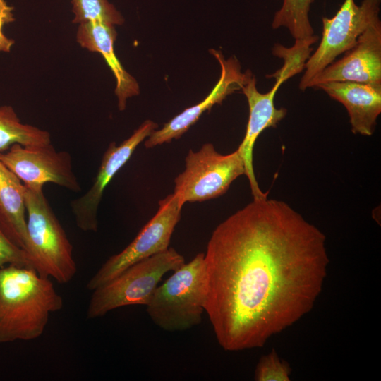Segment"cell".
I'll list each match as a JSON object with an SVG mask.
<instances>
[{"label":"cell","instance_id":"1","mask_svg":"<svg viewBox=\"0 0 381 381\" xmlns=\"http://www.w3.org/2000/svg\"><path fill=\"white\" fill-rule=\"evenodd\" d=\"M329 259L325 236L286 202L253 198L214 229L205 312L225 351L263 346L310 311Z\"/></svg>","mask_w":381,"mask_h":381},{"label":"cell","instance_id":"2","mask_svg":"<svg viewBox=\"0 0 381 381\" xmlns=\"http://www.w3.org/2000/svg\"><path fill=\"white\" fill-rule=\"evenodd\" d=\"M63 306L49 278L30 267H0V344L37 339Z\"/></svg>","mask_w":381,"mask_h":381},{"label":"cell","instance_id":"3","mask_svg":"<svg viewBox=\"0 0 381 381\" xmlns=\"http://www.w3.org/2000/svg\"><path fill=\"white\" fill-rule=\"evenodd\" d=\"M24 186L28 216L25 251L40 276L66 284L77 272L73 246L44 195V186Z\"/></svg>","mask_w":381,"mask_h":381},{"label":"cell","instance_id":"4","mask_svg":"<svg viewBox=\"0 0 381 381\" xmlns=\"http://www.w3.org/2000/svg\"><path fill=\"white\" fill-rule=\"evenodd\" d=\"M207 291L205 253H200L157 287L146 311L162 329L185 331L201 323Z\"/></svg>","mask_w":381,"mask_h":381},{"label":"cell","instance_id":"5","mask_svg":"<svg viewBox=\"0 0 381 381\" xmlns=\"http://www.w3.org/2000/svg\"><path fill=\"white\" fill-rule=\"evenodd\" d=\"M183 263V255L173 248L134 263L92 291L87 318H101L123 306H146L163 276Z\"/></svg>","mask_w":381,"mask_h":381},{"label":"cell","instance_id":"6","mask_svg":"<svg viewBox=\"0 0 381 381\" xmlns=\"http://www.w3.org/2000/svg\"><path fill=\"white\" fill-rule=\"evenodd\" d=\"M241 175H246V167L238 148L222 155L212 143H205L198 151H188L185 169L174 179L173 194L182 206L214 199L224 194Z\"/></svg>","mask_w":381,"mask_h":381},{"label":"cell","instance_id":"7","mask_svg":"<svg viewBox=\"0 0 381 381\" xmlns=\"http://www.w3.org/2000/svg\"><path fill=\"white\" fill-rule=\"evenodd\" d=\"M381 0H344L331 18L323 17L321 41L306 61L299 89L309 88L310 81L336 59L350 49L358 37L371 25L380 20Z\"/></svg>","mask_w":381,"mask_h":381},{"label":"cell","instance_id":"8","mask_svg":"<svg viewBox=\"0 0 381 381\" xmlns=\"http://www.w3.org/2000/svg\"><path fill=\"white\" fill-rule=\"evenodd\" d=\"M182 207L173 193L160 200L155 214L122 251L107 259L90 279L87 289L93 291L134 263L168 249Z\"/></svg>","mask_w":381,"mask_h":381},{"label":"cell","instance_id":"9","mask_svg":"<svg viewBox=\"0 0 381 381\" xmlns=\"http://www.w3.org/2000/svg\"><path fill=\"white\" fill-rule=\"evenodd\" d=\"M1 161L26 186L49 182L73 192L80 186L73 170L72 158L66 151H57L51 144H13L0 153Z\"/></svg>","mask_w":381,"mask_h":381},{"label":"cell","instance_id":"10","mask_svg":"<svg viewBox=\"0 0 381 381\" xmlns=\"http://www.w3.org/2000/svg\"><path fill=\"white\" fill-rule=\"evenodd\" d=\"M296 74V70L289 64L284 62L281 69L270 75L276 80L269 92L262 93L258 90L256 79L253 75L241 90L248 101L249 117L245 136L238 148L241 152L245 163L246 176L255 199L267 197L268 193L261 190L255 175L253 159L254 145L264 130L275 128L286 115L287 110L285 108L277 109L274 106V97L280 85Z\"/></svg>","mask_w":381,"mask_h":381},{"label":"cell","instance_id":"11","mask_svg":"<svg viewBox=\"0 0 381 381\" xmlns=\"http://www.w3.org/2000/svg\"><path fill=\"white\" fill-rule=\"evenodd\" d=\"M157 127L156 123L147 120L119 145L115 142L109 144L103 155L92 186L83 196L71 202L76 226L80 230L93 232L97 231V211L107 186L129 160L138 146Z\"/></svg>","mask_w":381,"mask_h":381},{"label":"cell","instance_id":"12","mask_svg":"<svg viewBox=\"0 0 381 381\" xmlns=\"http://www.w3.org/2000/svg\"><path fill=\"white\" fill-rule=\"evenodd\" d=\"M211 52L221 66V75L216 85L202 102L186 109L166 123L162 128L152 131L145 140L146 148H152L179 138L205 111L210 109L215 104L221 103L229 95L241 90L253 75L249 70L244 73L241 71L240 63L236 57L225 59L220 52Z\"/></svg>","mask_w":381,"mask_h":381},{"label":"cell","instance_id":"13","mask_svg":"<svg viewBox=\"0 0 381 381\" xmlns=\"http://www.w3.org/2000/svg\"><path fill=\"white\" fill-rule=\"evenodd\" d=\"M344 54L315 77L309 87L336 81L381 84V21L368 27Z\"/></svg>","mask_w":381,"mask_h":381},{"label":"cell","instance_id":"14","mask_svg":"<svg viewBox=\"0 0 381 381\" xmlns=\"http://www.w3.org/2000/svg\"><path fill=\"white\" fill-rule=\"evenodd\" d=\"M314 88L322 90L344 105L353 133L373 134L381 113V84L336 81L321 83Z\"/></svg>","mask_w":381,"mask_h":381},{"label":"cell","instance_id":"15","mask_svg":"<svg viewBox=\"0 0 381 381\" xmlns=\"http://www.w3.org/2000/svg\"><path fill=\"white\" fill-rule=\"evenodd\" d=\"M116 35L114 26L100 21H91L79 24L76 40L83 48L98 52L104 57L116 78L115 95L119 109L123 111L127 99L140 93V87L116 56L114 44Z\"/></svg>","mask_w":381,"mask_h":381},{"label":"cell","instance_id":"16","mask_svg":"<svg viewBox=\"0 0 381 381\" xmlns=\"http://www.w3.org/2000/svg\"><path fill=\"white\" fill-rule=\"evenodd\" d=\"M25 215V186L0 159V224L8 238L25 251L28 243Z\"/></svg>","mask_w":381,"mask_h":381},{"label":"cell","instance_id":"17","mask_svg":"<svg viewBox=\"0 0 381 381\" xmlns=\"http://www.w3.org/2000/svg\"><path fill=\"white\" fill-rule=\"evenodd\" d=\"M40 145L51 143L48 131L23 123L12 107H0V153L13 144Z\"/></svg>","mask_w":381,"mask_h":381},{"label":"cell","instance_id":"18","mask_svg":"<svg viewBox=\"0 0 381 381\" xmlns=\"http://www.w3.org/2000/svg\"><path fill=\"white\" fill-rule=\"evenodd\" d=\"M315 0H283L281 8L275 13L272 27L286 28L296 40L314 35L309 18L311 4Z\"/></svg>","mask_w":381,"mask_h":381},{"label":"cell","instance_id":"19","mask_svg":"<svg viewBox=\"0 0 381 381\" xmlns=\"http://www.w3.org/2000/svg\"><path fill=\"white\" fill-rule=\"evenodd\" d=\"M73 23L100 21L113 26L123 24L120 12L108 0H71Z\"/></svg>","mask_w":381,"mask_h":381},{"label":"cell","instance_id":"20","mask_svg":"<svg viewBox=\"0 0 381 381\" xmlns=\"http://www.w3.org/2000/svg\"><path fill=\"white\" fill-rule=\"evenodd\" d=\"M291 371L289 363L273 349L259 360L254 378L257 381H287L290 380Z\"/></svg>","mask_w":381,"mask_h":381},{"label":"cell","instance_id":"21","mask_svg":"<svg viewBox=\"0 0 381 381\" xmlns=\"http://www.w3.org/2000/svg\"><path fill=\"white\" fill-rule=\"evenodd\" d=\"M9 265L34 269L29 255L8 238L0 224V267Z\"/></svg>","mask_w":381,"mask_h":381},{"label":"cell","instance_id":"22","mask_svg":"<svg viewBox=\"0 0 381 381\" xmlns=\"http://www.w3.org/2000/svg\"><path fill=\"white\" fill-rule=\"evenodd\" d=\"M14 8L9 6L6 0H0V52H9L15 41L6 37L3 28L5 25L15 21L13 13Z\"/></svg>","mask_w":381,"mask_h":381}]
</instances>
